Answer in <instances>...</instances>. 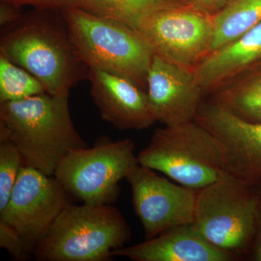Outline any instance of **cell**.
<instances>
[{
    "instance_id": "obj_1",
    "label": "cell",
    "mask_w": 261,
    "mask_h": 261,
    "mask_svg": "<svg viewBox=\"0 0 261 261\" xmlns=\"http://www.w3.org/2000/svg\"><path fill=\"white\" fill-rule=\"evenodd\" d=\"M0 55L32 73L50 94H69L88 78L63 11L34 9L2 29Z\"/></svg>"
},
{
    "instance_id": "obj_2",
    "label": "cell",
    "mask_w": 261,
    "mask_h": 261,
    "mask_svg": "<svg viewBox=\"0 0 261 261\" xmlns=\"http://www.w3.org/2000/svg\"><path fill=\"white\" fill-rule=\"evenodd\" d=\"M69 94L0 102V140L16 146L24 165L53 176L72 149L87 147L70 114Z\"/></svg>"
},
{
    "instance_id": "obj_3",
    "label": "cell",
    "mask_w": 261,
    "mask_h": 261,
    "mask_svg": "<svg viewBox=\"0 0 261 261\" xmlns=\"http://www.w3.org/2000/svg\"><path fill=\"white\" fill-rule=\"evenodd\" d=\"M63 13L75 49L89 69L123 77L147 92V75L155 53L140 31L78 7Z\"/></svg>"
},
{
    "instance_id": "obj_4",
    "label": "cell",
    "mask_w": 261,
    "mask_h": 261,
    "mask_svg": "<svg viewBox=\"0 0 261 261\" xmlns=\"http://www.w3.org/2000/svg\"><path fill=\"white\" fill-rule=\"evenodd\" d=\"M130 238L126 219L111 204H68L33 252L39 261H107Z\"/></svg>"
},
{
    "instance_id": "obj_5",
    "label": "cell",
    "mask_w": 261,
    "mask_h": 261,
    "mask_svg": "<svg viewBox=\"0 0 261 261\" xmlns=\"http://www.w3.org/2000/svg\"><path fill=\"white\" fill-rule=\"evenodd\" d=\"M137 160L141 166L195 190L208 186L226 173L219 141L195 120L156 129Z\"/></svg>"
},
{
    "instance_id": "obj_6",
    "label": "cell",
    "mask_w": 261,
    "mask_h": 261,
    "mask_svg": "<svg viewBox=\"0 0 261 261\" xmlns=\"http://www.w3.org/2000/svg\"><path fill=\"white\" fill-rule=\"evenodd\" d=\"M258 193L225 173L199 190L195 224L204 238L239 260L247 257L257 232Z\"/></svg>"
},
{
    "instance_id": "obj_7",
    "label": "cell",
    "mask_w": 261,
    "mask_h": 261,
    "mask_svg": "<svg viewBox=\"0 0 261 261\" xmlns=\"http://www.w3.org/2000/svg\"><path fill=\"white\" fill-rule=\"evenodd\" d=\"M133 141L100 138L92 148L72 149L53 176L68 195L89 205H107L120 195L119 181L138 166Z\"/></svg>"
},
{
    "instance_id": "obj_8",
    "label": "cell",
    "mask_w": 261,
    "mask_h": 261,
    "mask_svg": "<svg viewBox=\"0 0 261 261\" xmlns=\"http://www.w3.org/2000/svg\"><path fill=\"white\" fill-rule=\"evenodd\" d=\"M136 29L155 55L190 69H195L211 53L214 40L212 15L181 3L146 15Z\"/></svg>"
},
{
    "instance_id": "obj_9",
    "label": "cell",
    "mask_w": 261,
    "mask_h": 261,
    "mask_svg": "<svg viewBox=\"0 0 261 261\" xmlns=\"http://www.w3.org/2000/svg\"><path fill=\"white\" fill-rule=\"evenodd\" d=\"M68 195L54 176L24 166L0 219L18 231L32 253L69 204Z\"/></svg>"
},
{
    "instance_id": "obj_10",
    "label": "cell",
    "mask_w": 261,
    "mask_h": 261,
    "mask_svg": "<svg viewBox=\"0 0 261 261\" xmlns=\"http://www.w3.org/2000/svg\"><path fill=\"white\" fill-rule=\"evenodd\" d=\"M126 179L147 240L170 228L193 224L200 190L173 183L140 164Z\"/></svg>"
},
{
    "instance_id": "obj_11",
    "label": "cell",
    "mask_w": 261,
    "mask_h": 261,
    "mask_svg": "<svg viewBox=\"0 0 261 261\" xmlns=\"http://www.w3.org/2000/svg\"><path fill=\"white\" fill-rule=\"evenodd\" d=\"M195 121L219 141L226 174L249 186H261V122L242 119L210 99L201 103Z\"/></svg>"
},
{
    "instance_id": "obj_12",
    "label": "cell",
    "mask_w": 261,
    "mask_h": 261,
    "mask_svg": "<svg viewBox=\"0 0 261 261\" xmlns=\"http://www.w3.org/2000/svg\"><path fill=\"white\" fill-rule=\"evenodd\" d=\"M147 94L156 121L168 126L194 121L205 97L193 69L158 55L149 67Z\"/></svg>"
},
{
    "instance_id": "obj_13",
    "label": "cell",
    "mask_w": 261,
    "mask_h": 261,
    "mask_svg": "<svg viewBox=\"0 0 261 261\" xmlns=\"http://www.w3.org/2000/svg\"><path fill=\"white\" fill-rule=\"evenodd\" d=\"M91 97L101 118L117 129L141 130L155 123L147 92L130 81L89 68Z\"/></svg>"
},
{
    "instance_id": "obj_14",
    "label": "cell",
    "mask_w": 261,
    "mask_h": 261,
    "mask_svg": "<svg viewBox=\"0 0 261 261\" xmlns=\"http://www.w3.org/2000/svg\"><path fill=\"white\" fill-rule=\"evenodd\" d=\"M135 261H233L239 258L207 241L195 224L170 228L143 243L113 250Z\"/></svg>"
},
{
    "instance_id": "obj_15",
    "label": "cell",
    "mask_w": 261,
    "mask_h": 261,
    "mask_svg": "<svg viewBox=\"0 0 261 261\" xmlns=\"http://www.w3.org/2000/svg\"><path fill=\"white\" fill-rule=\"evenodd\" d=\"M261 60V22L254 28L209 53L195 67L205 97L221 84Z\"/></svg>"
},
{
    "instance_id": "obj_16",
    "label": "cell",
    "mask_w": 261,
    "mask_h": 261,
    "mask_svg": "<svg viewBox=\"0 0 261 261\" xmlns=\"http://www.w3.org/2000/svg\"><path fill=\"white\" fill-rule=\"evenodd\" d=\"M209 99L242 119L261 122V60L221 84Z\"/></svg>"
},
{
    "instance_id": "obj_17",
    "label": "cell",
    "mask_w": 261,
    "mask_h": 261,
    "mask_svg": "<svg viewBox=\"0 0 261 261\" xmlns=\"http://www.w3.org/2000/svg\"><path fill=\"white\" fill-rule=\"evenodd\" d=\"M211 51L238 39L261 22V0H227L213 16Z\"/></svg>"
},
{
    "instance_id": "obj_18",
    "label": "cell",
    "mask_w": 261,
    "mask_h": 261,
    "mask_svg": "<svg viewBox=\"0 0 261 261\" xmlns=\"http://www.w3.org/2000/svg\"><path fill=\"white\" fill-rule=\"evenodd\" d=\"M75 7L137 28L141 19L178 0H73Z\"/></svg>"
},
{
    "instance_id": "obj_19",
    "label": "cell",
    "mask_w": 261,
    "mask_h": 261,
    "mask_svg": "<svg viewBox=\"0 0 261 261\" xmlns=\"http://www.w3.org/2000/svg\"><path fill=\"white\" fill-rule=\"evenodd\" d=\"M43 84L22 67L0 55V102L45 93Z\"/></svg>"
},
{
    "instance_id": "obj_20",
    "label": "cell",
    "mask_w": 261,
    "mask_h": 261,
    "mask_svg": "<svg viewBox=\"0 0 261 261\" xmlns=\"http://www.w3.org/2000/svg\"><path fill=\"white\" fill-rule=\"evenodd\" d=\"M20 151L9 140H0V212L5 210L22 168Z\"/></svg>"
},
{
    "instance_id": "obj_21",
    "label": "cell",
    "mask_w": 261,
    "mask_h": 261,
    "mask_svg": "<svg viewBox=\"0 0 261 261\" xmlns=\"http://www.w3.org/2000/svg\"><path fill=\"white\" fill-rule=\"evenodd\" d=\"M0 247L4 248L15 260H25L31 252L18 231L0 219Z\"/></svg>"
},
{
    "instance_id": "obj_22",
    "label": "cell",
    "mask_w": 261,
    "mask_h": 261,
    "mask_svg": "<svg viewBox=\"0 0 261 261\" xmlns=\"http://www.w3.org/2000/svg\"><path fill=\"white\" fill-rule=\"evenodd\" d=\"M0 1L10 3L20 8L24 5H29L37 10L63 11L67 8L75 7L73 0H0Z\"/></svg>"
},
{
    "instance_id": "obj_23",
    "label": "cell",
    "mask_w": 261,
    "mask_h": 261,
    "mask_svg": "<svg viewBox=\"0 0 261 261\" xmlns=\"http://www.w3.org/2000/svg\"><path fill=\"white\" fill-rule=\"evenodd\" d=\"M22 8L10 3L0 2V27L6 28L18 22L24 13Z\"/></svg>"
},
{
    "instance_id": "obj_24",
    "label": "cell",
    "mask_w": 261,
    "mask_h": 261,
    "mask_svg": "<svg viewBox=\"0 0 261 261\" xmlns=\"http://www.w3.org/2000/svg\"><path fill=\"white\" fill-rule=\"evenodd\" d=\"M181 4L192 7L214 16L224 8L227 0H178Z\"/></svg>"
},
{
    "instance_id": "obj_25",
    "label": "cell",
    "mask_w": 261,
    "mask_h": 261,
    "mask_svg": "<svg viewBox=\"0 0 261 261\" xmlns=\"http://www.w3.org/2000/svg\"><path fill=\"white\" fill-rule=\"evenodd\" d=\"M258 193V219L256 235L248 258L253 261H261V186L256 187Z\"/></svg>"
}]
</instances>
